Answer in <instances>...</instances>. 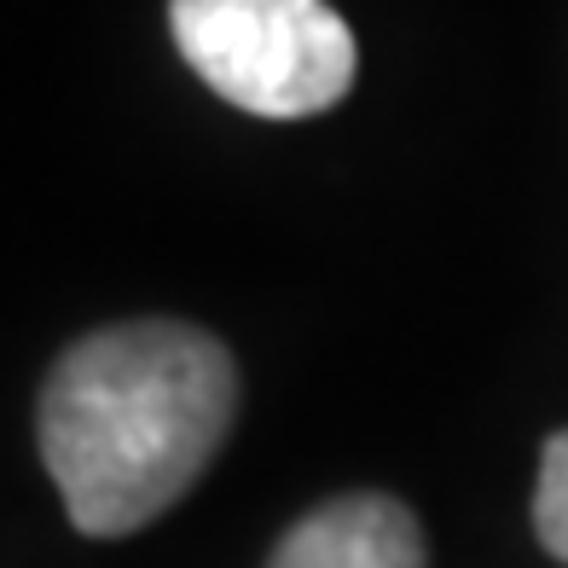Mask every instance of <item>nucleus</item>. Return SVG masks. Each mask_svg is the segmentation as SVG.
<instances>
[{
  "instance_id": "obj_1",
  "label": "nucleus",
  "mask_w": 568,
  "mask_h": 568,
  "mask_svg": "<svg viewBox=\"0 0 568 568\" xmlns=\"http://www.w3.org/2000/svg\"><path fill=\"white\" fill-rule=\"evenodd\" d=\"M239 412L221 337L180 320H128L59 354L41 389V464L70 523L134 534L192 494Z\"/></svg>"
},
{
  "instance_id": "obj_2",
  "label": "nucleus",
  "mask_w": 568,
  "mask_h": 568,
  "mask_svg": "<svg viewBox=\"0 0 568 568\" xmlns=\"http://www.w3.org/2000/svg\"><path fill=\"white\" fill-rule=\"evenodd\" d=\"M169 23L180 59L250 116L302 122L354 88V36L325 0H169Z\"/></svg>"
},
{
  "instance_id": "obj_3",
  "label": "nucleus",
  "mask_w": 568,
  "mask_h": 568,
  "mask_svg": "<svg viewBox=\"0 0 568 568\" xmlns=\"http://www.w3.org/2000/svg\"><path fill=\"white\" fill-rule=\"evenodd\" d=\"M267 568H429L424 528L389 494H343L307 510Z\"/></svg>"
},
{
  "instance_id": "obj_4",
  "label": "nucleus",
  "mask_w": 568,
  "mask_h": 568,
  "mask_svg": "<svg viewBox=\"0 0 568 568\" xmlns=\"http://www.w3.org/2000/svg\"><path fill=\"white\" fill-rule=\"evenodd\" d=\"M534 534L557 562H568V429H557L539 458V487H534Z\"/></svg>"
}]
</instances>
